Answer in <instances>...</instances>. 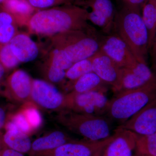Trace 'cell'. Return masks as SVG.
I'll return each mask as SVG.
<instances>
[{"label":"cell","instance_id":"1","mask_svg":"<svg viewBox=\"0 0 156 156\" xmlns=\"http://www.w3.org/2000/svg\"><path fill=\"white\" fill-rule=\"evenodd\" d=\"M88 14L83 7L66 4L37 11L27 25L31 32L41 36H55L78 30L96 33L87 23Z\"/></svg>","mask_w":156,"mask_h":156},{"label":"cell","instance_id":"2","mask_svg":"<svg viewBox=\"0 0 156 156\" xmlns=\"http://www.w3.org/2000/svg\"><path fill=\"white\" fill-rule=\"evenodd\" d=\"M114 29L136 60L148 64V34L140 9L122 7L116 12Z\"/></svg>","mask_w":156,"mask_h":156},{"label":"cell","instance_id":"3","mask_svg":"<svg viewBox=\"0 0 156 156\" xmlns=\"http://www.w3.org/2000/svg\"><path fill=\"white\" fill-rule=\"evenodd\" d=\"M156 97V74L141 87L115 94L109 100L106 115L121 125Z\"/></svg>","mask_w":156,"mask_h":156},{"label":"cell","instance_id":"4","mask_svg":"<svg viewBox=\"0 0 156 156\" xmlns=\"http://www.w3.org/2000/svg\"><path fill=\"white\" fill-rule=\"evenodd\" d=\"M56 122L68 131L85 139L98 141L111 136V120L104 116L80 113L63 109L58 112Z\"/></svg>","mask_w":156,"mask_h":156},{"label":"cell","instance_id":"5","mask_svg":"<svg viewBox=\"0 0 156 156\" xmlns=\"http://www.w3.org/2000/svg\"><path fill=\"white\" fill-rule=\"evenodd\" d=\"M101 40L96 33L73 31L54 36L53 46L64 50L74 64L97 53L100 50Z\"/></svg>","mask_w":156,"mask_h":156},{"label":"cell","instance_id":"6","mask_svg":"<svg viewBox=\"0 0 156 156\" xmlns=\"http://www.w3.org/2000/svg\"><path fill=\"white\" fill-rule=\"evenodd\" d=\"M106 92L92 91L83 93L69 92L65 95L64 109L86 114L106 115L109 100Z\"/></svg>","mask_w":156,"mask_h":156},{"label":"cell","instance_id":"7","mask_svg":"<svg viewBox=\"0 0 156 156\" xmlns=\"http://www.w3.org/2000/svg\"><path fill=\"white\" fill-rule=\"evenodd\" d=\"M30 99L37 106L48 110L59 112L64 109L65 95L47 81L33 80Z\"/></svg>","mask_w":156,"mask_h":156},{"label":"cell","instance_id":"8","mask_svg":"<svg viewBox=\"0 0 156 156\" xmlns=\"http://www.w3.org/2000/svg\"><path fill=\"white\" fill-rule=\"evenodd\" d=\"M156 74L148 64L138 62L131 67L121 68L119 82L112 87V89L115 95L123 91L136 89L147 83Z\"/></svg>","mask_w":156,"mask_h":156},{"label":"cell","instance_id":"9","mask_svg":"<svg viewBox=\"0 0 156 156\" xmlns=\"http://www.w3.org/2000/svg\"><path fill=\"white\" fill-rule=\"evenodd\" d=\"M33 80L25 71L15 70L5 82L4 95L14 103L23 104L30 101Z\"/></svg>","mask_w":156,"mask_h":156},{"label":"cell","instance_id":"10","mask_svg":"<svg viewBox=\"0 0 156 156\" xmlns=\"http://www.w3.org/2000/svg\"><path fill=\"white\" fill-rule=\"evenodd\" d=\"M83 6L89 7L88 20L110 34L114 28L116 12L111 0H84Z\"/></svg>","mask_w":156,"mask_h":156},{"label":"cell","instance_id":"11","mask_svg":"<svg viewBox=\"0 0 156 156\" xmlns=\"http://www.w3.org/2000/svg\"><path fill=\"white\" fill-rule=\"evenodd\" d=\"M119 128L145 135L156 132V97Z\"/></svg>","mask_w":156,"mask_h":156},{"label":"cell","instance_id":"12","mask_svg":"<svg viewBox=\"0 0 156 156\" xmlns=\"http://www.w3.org/2000/svg\"><path fill=\"white\" fill-rule=\"evenodd\" d=\"M100 50L121 68L131 67L138 62L117 34L102 38L101 40Z\"/></svg>","mask_w":156,"mask_h":156},{"label":"cell","instance_id":"13","mask_svg":"<svg viewBox=\"0 0 156 156\" xmlns=\"http://www.w3.org/2000/svg\"><path fill=\"white\" fill-rule=\"evenodd\" d=\"M112 138V135L98 141L76 139L59 147L51 156H96L102 153Z\"/></svg>","mask_w":156,"mask_h":156},{"label":"cell","instance_id":"14","mask_svg":"<svg viewBox=\"0 0 156 156\" xmlns=\"http://www.w3.org/2000/svg\"><path fill=\"white\" fill-rule=\"evenodd\" d=\"M137 137L136 133L118 127L101 156H132Z\"/></svg>","mask_w":156,"mask_h":156},{"label":"cell","instance_id":"15","mask_svg":"<svg viewBox=\"0 0 156 156\" xmlns=\"http://www.w3.org/2000/svg\"><path fill=\"white\" fill-rule=\"evenodd\" d=\"M75 140L65 131H53L34 140L28 154L29 156H51L59 147Z\"/></svg>","mask_w":156,"mask_h":156},{"label":"cell","instance_id":"16","mask_svg":"<svg viewBox=\"0 0 156 156\" xmlns=\"http://www.w3.org/2000/svg\"><path fill=\"white\" fill-rule=\"evenodd\" d=\"M92 58V71L108 85L114 87L119 82L121 68L100 50Z\"/></svg>","mask_w":156,"mask_h":156},{"label":"cell","instance_id":"17","mask_svg":"<svg viewBox=\"0 0 156 156\" xmlns=\"http://www.w3.org/2000/svg\"><path fill=\"white\" fill-rule=\"evenodd\" d=\"M9 44L11 51L20 62L33 61L38 55L37 45L27 34L18 33Z\"/></svg>","mask_w":156,"mask_h":156},{"label":"cell","instance_id":"18","mask_svg":"<svg viewBox=\"0 0 156 156\" xmlns=\"http://www.w3.org/2000/svg\"><path fill=\"white\" fill-rule=\"evenodd\" d=\"M106 83L99 77L92 72L79 78L69 87L70 92L83 93L92 91H101L106 92Z\"/></svg>","mask_w":156,"mask_h":156},{"label":"cell","instance_id":"19","mask_svg":"<svg viewBox=\"0 0 156 156\" xmlns=\"http://www.w3.org/2000/svg\"><path fill=\"white\" fill-rule=\"evenodd\" d=\"M2 7L13 15L20 25L27 24L35 13L33 8L27 0H6Z\"/></svg>","mask_w":156,"mask_h":156},{"label":"cell","instance_id":"20","mask_svg":"<svg viewBox=\"0 0 156 156\" xmlns=\"http://www.w3.org/2000/svg\"><path fill=\"white\" fill-rule=\"evenodd\" d=\"M4 142L7 147L23 154H28L32 143L29 136L19 130L5 131L3 134Z\"/></svg>","mask_w":156,"mask_h":156},{"label":"cell","instance_id":"21","mask_svg":"<svg viewBox=\"0 0 156 156\" xmlns=\"http://www.w3.org/2000/svg\"><path fill=\"white\" fill-rule=\"evenodd\" d=\"M18 23L13 15L2 7L0 9V46L9 44L17 34Z\"/></svg>","mask_w":156,"mask_h":156},{"label":"cell","instance_id":"22","mask_svg":"<svg viewBox=\"0 0 156 156\" xmlns=\"http://www.w3.org/2000/svg\"><path fill=\"white\" fill-rule=\"evenodd\" d=\"M141 9L143 20L148 34V48L150 52L156 35V14L154 0H147Z\"/></svg>","mask_w":156,"mask_h":156},{"label":"cell","instance_id":"23","mask_svg":"<svg viewBox=\"0 0 156 156\" xmlns=\"http://www.w3.org/2000/svg\"><path fill=\"white\" fill-rule=\"evenodd\" d=\"M134 151L136 155L156 156V132L148 135H137Z\"/></svg>","mask_w":156,"mask_h":156},{"label":"cell","instance_id":"24","mask_svg":"<svg viewBox=\"0 0 156 156\" xmlns=\"http://www.w3.org/2000/svg\"><path fill=\"white\" fill-rule=\"evenodd\" d=\"M92 72V57L74 63L66 73L65 79L71 83L69 87L82 76Z\"/></svg>","mask_w":156,"mask_h":156},{"label":"cell","instance_id":"25","mask_svg":"<svg viewBox=\"0 0 156 156\" xmlns=\"http://www.w3.org/2000/svg\"><path fill=\"white\" fill-rule=\"evenodd\" d=\"M20 111L25 116L33 131L42 126L43 118L37 106L31 101L23 104Z\"/></svg>","mask_w":156,"mask_h":156},{"label":"cell","instance_id":"26","mask_svg":"<svg viewBox=\"0 0 156 156\" xmlns=\"http://www.w3.org/2000/svg\"><path fill=\"white\" fill-rule=\"evenodd\" d=\"M0 62L6 71L13 69L20 63L11 51L9 44L0 48Z\"/></svg>","mask_w":156,"mask_h":156},{"label":"cell","instance_id":"27","mask_svg":"<svg viewBox=\"0 0 156 156\" xmlns=\"http://www.w3.org/2000/svg\"><path fill=\"white\" fill-rule=\"evenodd\" d=\"M8 120L13 122L17 126L19 131L29 136L34 131L25 116L20 110L15 113L10 115Z\"/></svg>","mask_w":156,"mask_h":156},{"label":"cell","instance_id":"28","mask_svg":"<svg viewBox=\"0 0 156 156\" xmlns=\"http://www.w3.org/2000/svg\"><path fill=\"white\" fill-rule=\"evenodd\" d=\"M35 9H49L51 7L65 3L67 4L66 0H27Z\"/></svg>","mask_w":156,"mask_h":156},{"label":"cell","instance_id":"29","mask_svg":"<svg viewBox=\"0 0 156 156\" xmlns=\"http://www.w3.org/2000/svg\"><path fill=\"white\" fill-rule=\"evenodd\" d=\"M147 0H119L122 7L140 9L142 8L144 4Z\"/></svg>","mask_w":156,"mask_h":156},{"label":"cell","instance_id":"30","mask_svg":"<svg viewBox=\"0 0 156 156\" xmlns=\"http://www.w3.org/2000/svg\"><path fill=\"white\" fill-rule=\"evenodd\" d=\"M9 115L5 107L0 105V131L5 128Z\"/></svg>","mask_w":156,"mask_h":156},{"label":"cell","instance_id":"31","mask_svg":"<svg viewBox=\"0 0 156 156\" xmlns=\"http://www.w3.org/2000/svg\"><path fill=\"white\" fill-rule=\"evenodd\" d=\"M151 63V69L155 73H156V35L154 40L152 46L150 51Z\"/></svg>","mask_w":156,"mask_h":156},{"label":"cell","instance_id":"32","mask_svg":"<svg viewBox=\"0 0 156 156\" xmlns=\"http://www.w3.org/2000/svg\"><path fill=\"white\" fill-rule=\"evenodd\" d=\"M0 156H24V154L9 148H6L0 153Z\"/></svg>","mask_w":156,"mask_h":156},{"label":"cell","instance_id":"33","mask_svg":"<svg viewBox=\"0 0 156 156\" xmlns=\"http://www.w3.org/2000/svg\"><path fill=\"white\" fill-rule=\"evenodd\" d=\"M6 72V69L0 62V88L4 83V77Z\"/></svg>","mask_w":156,"mask_h":156},{"label":"cell","instance_id":"34","mask_svg":"<svg viewBox=\"0 0 156 156\" xmlns=\"http://www.w3.org/2000/svg\"><path fill=\"white\" fill-rule=\"evenodd\" d=\"M3 134H3L0 131V153L6 148H8L6 147L5 142H4V139H3Z\"/></svg>","mask_w":156,"mask_h":156},{"label":"cell","instance_id":"35","mask_svg":"<svg viewBox=\"0 0 156 156\" xmlns=\"http://www.w3.org/2000/svg\"><path fill=\"white\" fill-rule=\"evenodd\" d=\"M68 4H72L76 5L81 6L84 0H67Z\"/></svg>","mask_w":156,"mask_h":156},{"label":"cell","instance_id":"36","mask_svg":"<svg viewBox=\"0 0 156 156\" xmlns=\"http://www.w3.org/2000/svg\"><path fill=\"white\" fill-rule=\"evenodd\" d=\"M154 7H155V9L156 14V0H154Z\"/></svg>","mask_w":156,"mask_h":156},{"label":"cell","instance_id":"37","mask_svg":"<svg viewBox=\"0 0 156 156\" xmlns=\"http://www.w3.org/2000/svg\"><path fill=\"white\" fill-rule=\"evenodd\" d=\"M6 0H0V3H3Z\"/></svg>","mask_w":156,"mask_h":156},{"label":"cell","instance_id":"38","mask_svg":"<svg viewBox=\"0 0 156 156\" xmlns=\"http://www.w3.org/2000/svg\"><path fill=\"white\" fill-rule=\"evenodd\" d=\"M141 156V155H136L134 156Z\"/></svg>","mask_w":156,"mask_h":156},{"label":"cell","instance_id":"39","mask_svg":"<svg viewBox=\"0 0 156 156\" xmlns=\"http://www.w3.org/2000/svg\"><path fill=\"white\" fill-rule=\"evenodd\" d=\"M101 154H102V153H101ZM101 154H100L98 155H97L96 156H101Z\"/></svg>","mask_w":156,"mask_h":156},{"label":"cell","instance_id":"40","mask_svg":"<svg viewBox=\"0 0 156 156\" xmlns=\"http://www.w3.org/2000/svg\"><path fill=\"white\" fill-rule=\"evenodd\" d=\"M66 2H67V0H66Z\"/></svg>","mask_w":156,"mask_h":156},{"label":"cell","instance_id":"41","mask_svg":"<svg viewBox=\"0 0 156 156\" xmlns=\"http://www.w3.org/2000/svg\"><path fill=\"white\" fill-rule=\"evenodd\" d=\"M1 46H0V48H1Z\"/></svg>","mask_w":156,"mask_h":156},{"label":"cell","instance_id":"42","mask_svg":"<svg viewBox=\"0 0 156 156\" xmlns=\"http://www.w3.org/2000/svg\"></svg>","mask_w":156,"mask_h":156}]
</instances>
